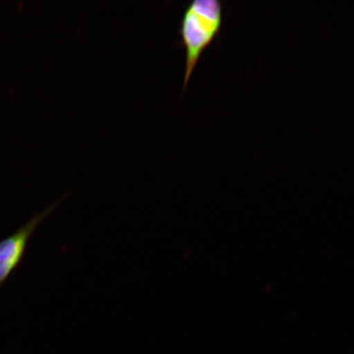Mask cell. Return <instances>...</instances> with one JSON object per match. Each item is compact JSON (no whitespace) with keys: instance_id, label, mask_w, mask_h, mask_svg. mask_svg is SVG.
Segmentation results:
<instances>
[{"instance_id":"cell-1","label":"cell","mask_w":354,"mask_h":354,"mask_svg":"<svg viewBox=\"0 0 354 354\" xmlns=\"http://www.w3.org/2000/svg\"><path fill=\"white\" fill-rule=\"evenodd\" d=\"M221 24L223 6L218 0H194L185 8L179 30L185 51L183 91L203 53L218 35Z\"/></svg>"},{"instance_id":"cell-2","label":"cell","mask_w":354,"mask_h":354,"mask_svg":"<svg viewBox=\"0 0 354 354\" xmlns=\"http://www.w3.org/2000/svg\"><path fill=\"white\" fill-rule=\"evenodd\" d=\"M66 197L68 194L52 203L42 212L35 214L28 223L17 230L11 236L0 241V288L19 268L35 230L59 207Z\"/></svg>"}]
</instances>
